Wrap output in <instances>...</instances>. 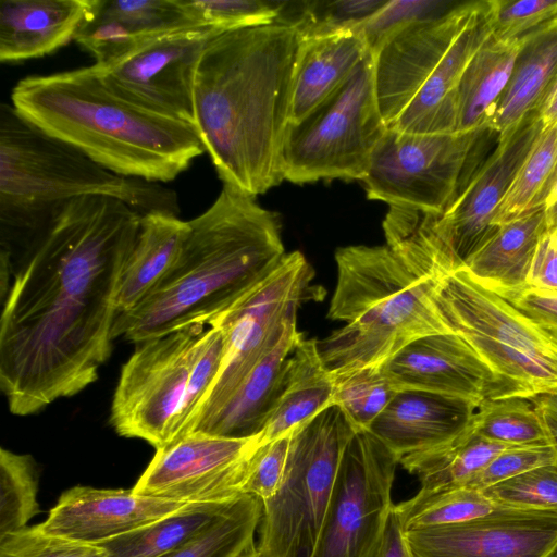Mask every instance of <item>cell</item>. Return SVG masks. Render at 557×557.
Segmentation results:
<instances>
[{
    "instance_id": "1",
    "label": "cell",
    "mask_w": 557,
    "mask_h": 557,
    "mask_svg": "<svg viewBox=\"0 0 557 557\" xmlns=\"http://www.w3.org/2000/svg\"><path fill=\"white\" fill-rule=\"evenodd\" d=\"M140 221L120 199L78 197L0 258L11 272L1 300L0 387L13 414L37 413L97 380Z\"/></svg>"
},
{
    "instance_id": "2",
    "label": "cell",
    "mask_w": 557,
    "mask_h": 557,
    "mask_svg": "<svg viewBox=\"0 0 557 557\" xmlns=\"http://www.w3.org/2000/svg\"><path fill=\"white\" fill-rule=\"evenodd\" d=\"M301 38L289 25L226 30L209 40L194 81L195 128L223 184L256 197L283 180Z\"/></svg>"
},
{
    "instance_id": "3",
    "label": "cell",
    "mask_w": 557,
    "mask_h": 557,
    "mask_svg": "<svg viewBox=\"0 0 557 557\" xmlns=\"http://www.w3.org/2000/svg\"><path fill=\"white\" fill-rule=\"evenodd\" d=\"M256 197L230 185L188 221L181 252L157 288L116 315L113 338L133 343L211 324L265 281L286 252L281 222Z\"/></svg>"
},
{
    "instance_id": "4",
    "label": "cell",
    "mask_w": 557,
    "mask_h": 557,
    "mask_svg": "<svg viewBox=\"0 0 557 557\" xmlns=\"http://www.w3.org/2000/svg\"><path fill=\"white\" fill-rule=\"evenodd\" d=\"M11 101L29 123L123 176L166 183L205 152L193 125L123 97L95 65L27 76Z\"/></svg>"
},
{
    "instance_id": "5",
    "label": "cell",
    "mask_w": 557,
    "mask_h": 557,
    "mask_svg": "<svg viewBox=\"0 0 557 557\" xmlns=\"http://www.w3.org/2000/svg\"><path fill=\"white\" fill-rule=\"evenodd\" d=\"M83 196L120 199L141 216L180 212L173 190L103 168L2 103L0 252L12 256L61 206Z\"/></svg>"
},
{
    "instance_id": "6",
    "label": "cell",
    "mask_w": 557,
    "mask_h": 557,
    "mask_svg": "<svg viewBox=\"0 0 557 557\" xmlns=\"http://www.w3.org/2000/svg\"><path fill=\"white\" fill-rule=\"evenodd\" d=\"M335 260L327 317L345 325L318 342L331 373L380 366L419 337L449 332L432 302L435 282L417 277L388 246L342 247Z\"/></svg>"
},
{
    "instance_id": "7",
    "label": "cell",
    "mask_w": 557,
    "mask_h": 557,
    "mask_svg": "<svg viewBox=\"0 0 557 557\" xmlns=\"http://www.w3.org/2000/svg\"><path fill=\"white\" fill-rule=\"evenodd\" d=\"M432 302L503 384L506 397L533 398L557 391V334L525 317L465 269L435 282Z\"/></svg>"
},
{
    "instance_id": "8",
    "label": "cell",
    "mask_w": 557,
    "mask_h": 557,
    "mask_svg": "<svg viewBox=\"0 0 557 557\" xmlns=\"http://www.w3.org/2000/svg\"><path fill=\"white\" fill-rule=\"evenodd\" d=\"M357 429L331 405L289 437L277 492L262 502L260 557H312L344 449Z\"/></svg>"
},
{
    "instance_id": "9",
    "label": "cell",
    "mask_w": 557,
    "mask_h": 557,
    "mask_svg": "<svg viewBox=\"0 0 557 557\" xmlns=\"http://www.w3.org/2000/svg\"><path fill=\"white\" fill-rule=\"evenodd\" d=\"M386 129L368 54L327 98L299 121L288 122L281 151L284 180H363Z\"/></svg>"
},
{
    "instance_id": "10",
    "label": "cell",
    "mask_w": 557,
    "mask_h": 557,
    "mask_svg": "<svg viewBox=\"0 0 557 557\" xmlns=\"http://www.w3.org/2000/svg\"><path fill=\"white\" fill-rule=\"evenodd\" d=\"M205 325L194 324L137 344L123 364L110 422L124 437L159 449L178 438L187 423L191 368Z\"/></svg>"
},
{
    "instance_id": "11",
    "label": "cell",
    "mask_w": 557,
    "mask_h": 557,
    "mask_svg": "<svg viewBox=\"0 0 557 557\" xmlns=\"http://www.w3.org/2000/svg\"><path fill=\"white\" fill-rule=\"evenodd\" d=\"M314 272L300 251L286 253L257 288L215 319L225 338L218 377L186 434L210 420L250 371L280 342L286 323L308 298Z\"/></svg>"
},
{
    "instance_id": "12",
    "label": "cell",
    "mask_w": 557,
    "mask_h": 557,
    "mask_svg": "<svg viewBox=\"0 0 557 557\" xmlns=\"http://www.w3.org/2000/svg\"><path fill=\"white\" fill-rule=\"evenodd\" d=\"M399 458L368 429L348 441L312 557H376Z\"/></svg>"
},
{
    "instance_id": "13",
    "label": "cell",
    "mask_w": 557,
    "mask_h": 557,
    "mask_svg": "<svg viewBox=\"0 0 557 557\" xmlns=\"http://www.w3.org/2000/svg\"><path fill=\"white\" fill-rule=\"evenodd\" d=\"M483 133L412 134L387 127L363 177L367 197L442 214Z\"/></svg>"
},
{
    "instance_id": "14",
    "label": "cell",
    "mask_w": 557,
    "mask_h": 557,
    "mask_svg": "<svg viewBox=\"0 0 557 557\" xmlns=\"http://www.w3.org/2000/svg\"><path fill=\"white\" fill-rule=\"evenodd\" d=\"M259 436L230 438L189 433L156 449L133 492L185 504L221 503L243 496Z\"/></svg>"
},
{
    "instance_id": "15",
    "label": "cell",
    "mask_w": 557,
    "mask_h": 557,
    "mask_svg": "<svg viewBox=\"0 0 557 557\" xmlns=\"http://www.w3.org/2000/svg\"><path fill=\"white\" fill-rule=\"evenodd\" d=\"M220 33L211 27L181 29L144 42L109 66L94 65L123 97L195 127L196 67L209 40Z\"/></svg>"
},
{
    "instance_id": "16",
    "label": "cell",
    "mask_w": 557,
    "mask_h": 557,
    "mask_svg": "<svg viewBox=\"0 0 557 557\" xmlns=\"http://www.w3.org/2000/svg\"><path fill=\"white\" fill-rule=\"evenodd\" d=\"M418 557H548L557 546V509L495 510L459 523L413 528Z\"/></svg>"
},
{
    "instance_id": "17",
    "label": "cell",
    "mask_w": 557,
    "mask_h": 557,
    "mask_svg": "<svg viewBox=\"0 0 557 557\" xmlns=\"http://www.w3.org/2000/svg\"><path fill=\"white\" fill-rule=\"evenodd\" d=\"M479 5L480 1L461 2L441 16L414 23L372 57L376 99L387 127L409 104Z\"/></svg>"
},
{
    "instance_id": "18",
    "label": "cell",
    "mask_w": 557,
    "mask_h": 557,
    "mask_svg": "<svg viewBox=\"0 0 557 557\" xmlns=\"http://www.w3.org/2000/svg\"><path fill=\"white\" fill-rule=\"evenodd\" d=\"M381 369L397 391H424L478 404L506 397L499 380L453 332L425 335L410 342L386 359Z\"/></svg>"
},
{
    "instance_id": "19",
    "label": "cell",
    "mask_w": 557,
    "mask_h": 557,
    "mask_svg": "<svg viewBox=\"0 0 557 557\" xmlns=\"http://www.w3.org/2000/svg\"><path fill=\"white\" fill-rule=\"evenodd\" d=\"M187 504L137 495L131 490L74 486L65 491L40 529L98 545L154 522Z\"/></svg>"
},
{
    "instance_id": "20",
    "label": "cell",
    "mask_w": 557,
    "mask_h": 557,
    "mask_svg": "<svg viewBox=\"0 0 557 557\" xmlns=\"http://www.w3.org/2000/svg\"><path fill=\"white\" fill-rule=\"evenodd\" d=\"M479 406L460 397L401 389L368 430L400 460L454 441L469 428Z\"/></svg>"
},
{
    "instance_id": "21",
    "label": "cell",
    "mask_w": 557,
    "mask_h": 557,
    "mask_svg": "<svg viewBox=\"0 0 557 557\" xmlns=\"http://www.w3.org/2000/svg\"><path fill=\"white\" fill-rule=\"evenodd\" d=\"M492 35L491 1L483 0L429 78L388 127L412 134L456 133L460 81L474 54Z\"/></svg>"
},
{
    "instance_id": "22",
    "label": "cell",
    "mask_w": 557,
    "mask_h": 557,
    "mask_svg": "<svg viewBox=\"0 0 557 557\" xmlns=\"http://www.w3.org/2000/svg\"><path fill=\"white\" fill-rule=\"evenodd\" d=\"M300 337L295 314L287 321L276 346L250 371L219 412L191 433L230 438L259 436L284 389L287 360Z\"/></svg>"
},
{
    "instance_id": "23",
    "label": "cell",
    "mask_w": 557,
    "mask_h": 557,
    "mask_svg": "<svg viewBox=\"0 0 557 557\" xmlns=\"http://www.w3.org/2000/svg\"><path fill=\"white\" fill-rule=\"evenodd\" d=\"M94 0H1L0 61L40 58L65 46Z\"/></svg>"
},
{
    "instance_id": "24",
    "label": "cell",
    "mask_w": 557,
    "mask_h": 557,
    "mask_svg": "<svg viewBox=\"0 0 557 557\" xmlns=\"http://www.w3.org/2000/svg\"><path fill=\"white\" fill-rule=\"evenodd\" d=\"M550 221V211L542 208L497 226L462 269L497 294L525 287L537 244Z\"/></svg>"
},
{
    "instance_id": "25",
    "label": "cell",
    "mask_w": 557,
    "mask_h": 557,
    "mask_svg": "<svg viewBox=\"0 0 557 557\" xmlns=\"http://www.w3.org/2000/svg\"><path fill=\"white\" fill-rule=\"evenodd\" d=\"M488 131L505 136L536 111L557 82V17L524 35Z\"/></svg>"
},
{
    "instance_id": "26",
    "label": "cell",
    "mask_w": 557,
    "mask_h": 557,
    "mask_svg": "<svg viewBox=\"0 0 557 557\" xmlns=\"http://www.w3.org/2000/svg\"><path fill=\"white\" fill-rule=\"evenodd\" d=\"M369 54L359 32L301 39L292 86L289 122L335 91Z\"/></svg>"
},
{
    "instance_id": "27",
    "label": "cell",
    "mask_w": 557,
    "mask_h": 557,
    "mask_svg": "<svg viewBox=\"0 0 557 557\" xmlns=\"http://www.w3.org/2000/svg\"><path fill=\"white\" fill-rule=\"evenodd\" d=\"M334 381L315 339L302 336L287 360L284 389L259 435V444L289 435L333 405Z\"/></svg>"
},
{
    "instance_id": "28",
    "label": "cell",
    "mask_w": 557,
    "mask_h": 557,
    "mask_svg": "<svg viewBox=\"0 0 557 557\" xmlns=\"http://www.w3.org/2000/svg\"><path fill=\"white\" fill-rule=\"evenodd\" d=\"M188 228V221L172 213L151 212L141 216L121 277L117 314L134 309L157 288L175 263Z\"/></svg>"
},
{
    "instance_id": "29",
    "label": "cell",
    "mask_w": 557,
    "mask_h": 557,
    "mask_svg": "<svg viewBox=\"0 0 557 557\" xmlns=\"http://www.w3.org/2000/svg\"><path fill=\"white\" fill-rule=\"evenodd\" d=\"M522 38L498 40L493 36L468 64L457 91L456 133H483L513 70Z\"/></svg>"
},
{
    "instance_id": "30",
    "label": "cell",
    "mask_w": 557,
    "mask_h": 557,
    "mask_svg": "<svg viewBox=\"0 0 557 557\" xmlns=\"http://www.w3.org/2000/svg\"><path fill=\"white\" fill-rule=\"evenodd\" d=\"M187 504L135 531L98 544L108 557H162L205 534L235 500Z\"/></svg>"
},
{
    "instance_id": "31",
    "label": "cell",
    "mask_w": 557,
    "mask_h": 557,
    "mask_svg": "<svg viewBox=\"0 0 557 557\" xmlns=\"http://www.w3.org/2000/svg\"><path fill=\"white\" fill-rule=\"evenodd\" d=\"M504 446L487 441L469 428L438 448L407 455L399 463L414 474L421 488L434 490L467 484Z\"/></svg>"
},
{
    "instance_id": "32",
    "label": "cell",
    "mask_w": 557,
    "mask_h": 557,
    "mask_svg": "<svg viewBox=\"0 0 557 557\" xmlns=\"http://www.w3.org/2000/svg\"><path fill=\"white\" fill-rule=\"evenodd\" d=\"M557 184V120L543 127L496 208L497 227L546 208Z\"/></svg>"
},
{
    "instance_id": "33",
    "label": "cell",
    "mask_w": 557,
    "mask_h": 557,
    "mask_svg": "<svg viewBox=\"0 0 557 557\" xmlns=\"http://www.w3.org/2000/svg\"><path fill=\"white\" fill-rule=\"evenodd\" d=\"M406 530L445 525L484 516L497 507L480 490L450 486L421 488L407 500L395 505Z\"/></svg>"
},
{
    "instance_id": "34",
    "label": "cell",
    "mask_w": 557,
    "mask_h": 557,
    "mask_svg": "<svg viewBox=\"0 0 557 557\" xmlns=\"http://www.w3.org/2000/svg\"><path fill=\"white\" fill-rule=\"evenodd\" d=\"M389 0L284 1L276 22L293 26L301 39L359 32Z\"/></svg>"
},
{
    "instance_id": "35",
    "label": "cell",
    "mask_w": 557,
    "mask_h": 557,
    "mask_svg": "<svg viewBox=\"0 0 557 557\" xmlns=\"http://www.w3.org/2000/svg\"><path fill=\"white\" fill-rule=\"evenodd\" d=\"M470 426L481 437L504 446L549 443L542 419L528 398L484 399Z\"/></svg>"
},
{
    "instance_id": "36",
    "label": "cell",
    "mask_w": 557,
    "mask_h": 557,
    "mask_svg": "<svg viewBox=\"0 0 557 557\" xmlns=\"http://www.w3.org/2000/svg\"><path fill=\"white\" fill-rule=\"evenodd\" d=\"M261 516L259 498L239 496L205 534L162 557H238L256 545Z\"/></svg>"
},
{
    "instance_id": "37",
    "label": "cell",
    "mask_w": 557,
    "mask_h": 557,
    "mask_svg": "<svg viewBox=\"0 0 557 557\" xmlns=\"http://www.w3.org/2000/svg\"><path fill=\"white\" fill-rule=\"evenodd\" d=\"M38 471L34 458L0 450V536L27 528L39 512Z\"/></svg>"
},
{
    "instance_id": "38",
    "label": "cell",
    "mask_w": 557,
    "mask_h": 557,
    "mask_svg": "<svg viewBox=\"0 0 557 557\" xmlns=\"http://www.w3.org/2000/svg\"><path fill=\"white\" fill-rule=\"evenodd\" d=\"M333 405L338 406L356 429H369L398 392L381 364L332 373Z\"/></svg>"
},
{
    "instance_id": "39",
    "label": "cell",
    "mask_w": 557,
    "mask_h": 557,
    "mask_svg": "<svg viewBox=\"0 0 557 557\" xmlns=\"http://www.w3.org/2000/svg\"><path fill=\"white\" fill-rule=\"evenodd\" d=\"M97 8L117 20L141 41L200 27L191 20L181 0H97Z\"/></svg>"
},
{
    "instance_id": "40",
    "label": "cell",
    "mask_w": 557,
    "mask_h": 557,
    "mask_svg": "<svg viewBox=\"0 0 557 557\" xmlns=\"http://www.w3.org/2000/svg\"><path fill=\"white\" fill-rule=\"evenodd\" d=\"M200 27L220 32L234 30L274 22L284 1L263 0H181Z\"/></svg>"
},
{
    "instance_id": "41",
    "label": "cell",
    "mask_w": 557,
    "mask_h": 557,
    "mask_svg": "<svg viewBox=\"0 0 557 557\" xmlns=\"http://www.w3.org/2000/svg\"><path fill=\"white\" fill-rule=\"evenodd\" d=\"M459 2L445 0H389L359 29L373 57L391 38L408 26L441 16Z\"/></svg>"
},
{
    "instance_id": "42",
    "label": "cell",
    "mask_w": 557,
    "mask_h": 557,
    "mask_svg": "<svg viewBox=\"0 0 557 557\" xmlns=\"http://www.w3.org/2000/svg\"><path fill=\"white\" fill-rule=\"evenodd\" d=\"M482 492L497 508L557 509V463L534 468Z\"/></svg>"
},
{
    "instance_id": "43",
    "label": "cell",
    "mask_w": 557,
    "mask_h": 557,
    "mask_svg": "<svg viewBox=\"0 0 557 557\" xmlns=\"http://www.w3.org/2000/svg\"><path fill=\"white\" fill-rule=\"evenodd\" d=\"M0 557H108L98 545L53 536L39 525L0 536Z\"/></svg>"
},
{
    "instance_id": "44",
    "label": "cell",
    "mask_w": 557,
    "mask_h": 557,
    "mask_svg": "<svg viewBox=\"0 0 557 557\" xmlns=\"http://www.w3.org/2000/svg\"><path fill=\"white\" fill-rule=\"evenodd\" d=\"M493 38L513 40L557 17V0H490Z\"/></svg>"
},
{
    "instance_id": "45",
    "label": "cell",
    "mask_w": 557,
    "mask_h": 557,
    "mask_svg": "<svg viewBox=\"0 0 557 557\" xmlns=\"http://www.w3.org/2000/svg\"><path fill=\"white\" fill-rule=\"evenodd\" d=\"M552 463H557V453L550 443L506 447L463 486L483 491L534 468Z\"/></svg>"
},
{
    "instance_id": "46",
    "label": "cell",
    "mask_w": 557,
    "mask_h": 557,
    "mask_svg": "<svg viewBox=\"0 0 557 557\" xmlns=\"http://www.w3.org/2000/svg\"><path fill=\"white\" fill-rule=\"evenodd\" d=\"M289 435L275 441L259 444L256 449L243 493L259 498L270 499L280 488L285 472Z\"/></svg>"
},
{
    "instance_id": "47",
    "label": "cell",
    "mask_w": 557,
    "mask_h": 557,
    "mask_svg": "<svg viewBox=\"0 0 557 557\" xmlns=\"http://www.w3.org/2000/svg\"><path fill=\"white\" fill-rule=\"evenodd\" d=\"M541 327L557 334V290L530 286L498 294Z\"/></svg>"
},
{
    "instance_id": "48",
    "label": "cell",
    "mask_w": 557,
    "mask_h": 557,
    "mask_svg": "<svg viewBox=\"0 0 557 557\" xmlns=\"http://www.w3.org/2000/svg\"><path fill=\"white\" fill-rule=\"evenodd\" d=\"M527 286L557 290V239L552 221L537 244L527 277Z\"/></svg>"
},
{
    "instance_id": "49",
    "label": "cell",
    "mask_w": 557,
    "mask_h": 557,
    "mask_svg": "<svg viewBox=\"0 0 557 557\" xmlns=\"http://www.w3.org/2000/svg\"><path fill=\"white\" fill-rule=\"evenodd\" d=\"M376 557H418L409 545L400 518L393 505Z\"/></svg>"
},
{
    "instance_id": "50",
    "label": "cell",
    "mask_w": 557,
    "mask_h": 557,
    "mask_svg": "<svg viewBox=\"0 0 557 557\" xmlns=\"http://www.w3.org/2000/svg\"><path fill=\"white\" fill-rule=\"evenodd\" d=\"M546 429L548 441L557 453V391L530 398Z\"/></svg>"
},
{
    "instance_id": "51",
    "label": "cell",
    "mask_w": 557,
    "mask_h": 557,
    "mask_svg": "<svg viewBox=\"0 0 557 557\" xmlns=\"http://www.w3.org/2000/svg\"><path fill=\"white\" fill-rule=\"evenodd\" d=\"M536 111L543 127L557 120V82L554 84Z\"/></svg>"
},
{
    "instance_id": "52",
    "label": "cell",
    "mask_w": 557,
    "mask_h": 557,
    "mask_svg": "<svg viewBox=\"0 0 557 557\" xmlns=\"http://www.w3.org/2000/svg\"><path fill=\"white\" fill-rule=\"evenodd\" d=\"M557 208V184L553 190V193L550 194L548 200H547V203H546V209L548 211H552L553 209Z\"/></svg>"
},
{
    "instance_id": "53",
    "label": "cell",
    "mask_w": 557,
    "mask_h": 557,
    "mask_svg": "<svg viewBox=\"0 0 557 557\" xmlns=\"http://www.w3.org/2000/svg\"><path fill=\"white\" fill-rule=\"evenodd\" d=\"M238 557H260V555L257 552L256 545H253L251 548H249L248 550H246L244 554H242Z\"/></svg>"
},
{
    "instance_id": "54",
    "label": "cell",
    "mask_w": 557,
    "mask_h": 557,
    "mask_svg": "<svg viewBox=\"0 0 557 557\" xmlns=\"http://www.w3.org/2000/svg\"><path fill=\"white\" fill-rule=\"evenodd\" d=\"M548 557H557V546L554 548V550L550 553Z\"/></svg>"
},
{
    "instance_id": "55",
    "label": "cell",
    "mask_w": 557,
    "mask_h": 557,
    "mask_svg": "<svg viewBox=\"0 0 557 557\" xmlns=\"http://www.w3.org/2000/svg\"><path fill=\"white\" fill-rule=\"evenodd\" d=\"M556 209V208H555ZM554 210V209H553Z\"/></svg>"
}]
</instances>
